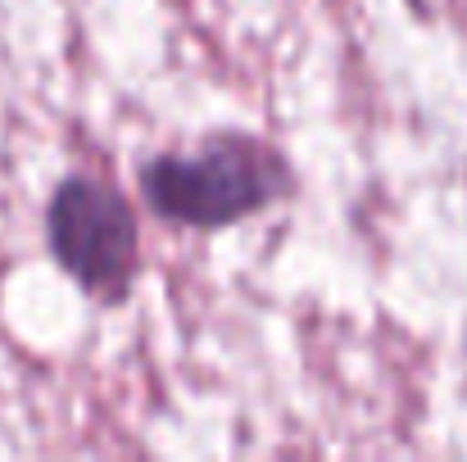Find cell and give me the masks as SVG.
<instances>
[{
    "label": "cell",
    "instance_id": "6da1fadb",
    "mask_svg": "<svg viewBox=\"0 0 467 462\" xmlns=\"http://www.w3.org/2000/svg\"><path fill=\"white\" fill-rule=\"evenodd\" d=\"M146 195L163 218L191 227H223L277 195V172L245 141H218L195 159H155L146 168Z\"/></svg>",
    "mask_w": 467,
    "mask_h": 462
},
{
    "label": "cell",
    "instance_id": "7a4b0ae2",
    "mask_svg": "<svg viewBox=\"0 0 467 462\" xmlns=\"http://www.w3.org/2000/svg\"><path fill=\"white\" fill-rule=\"evenodd\" d=\"M50 245L59 263L96 295L119 300L137 268V222L132 209L96 181H64L50 204Z\"/></svg>",
    "mask_w": 467,
    "mask_h": 462
}]
</instances>
